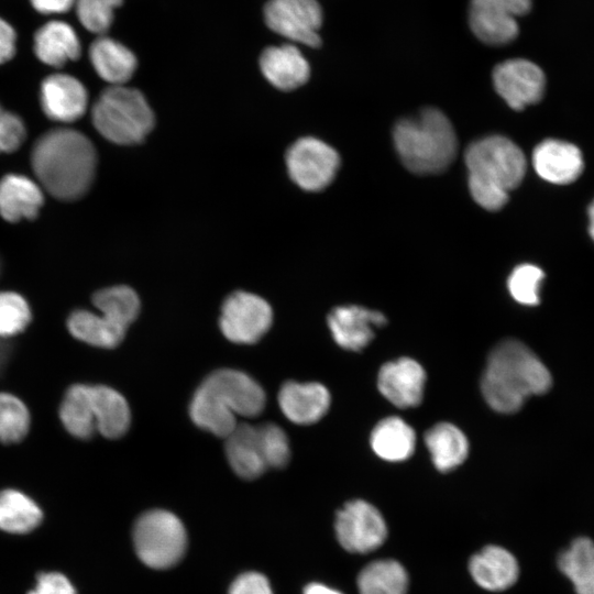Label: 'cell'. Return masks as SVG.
<instances>
[{
    "label": "cell",
    "instance_id": "1",
    "mask_svg": "<svg viewBox=\"0 0 594 594\" xmlns=\"http://www.w3.org/2000/svg\"><path fill=\"white\" fill-rule=\"evenodd\" d=\"M31 166L37 183L51 196L74 201L86 195L95 179L97 152L84 133L56 128L34 142Z\"/></svg>",
    "mask_w": 594,
    "mask_h": 594
},
{
    "label": "cell",
    "instance_id": "2",
    "mask_svg": "<svg viewBox=\"0 0 594 594\" xmlns=\"http://www.w3.org/2000/svg\"><path fill=\"white\" fill-rule=\"evenodd\" d=\"M551 382L550 372L539 358L522 342L508 339L490 353L481 388L494 410L512 414L529 396L546 393Z\"/></svg>",
    "mask_w": 594,
    "mask_h": 594
},
{
    "label": "cell",
    "instance_id": "3",
    "mask_svg": "<svg viewBox=\"0 0 594 594\" xmlns=\"http://www.w3.org/2000/svg\"><path fill=\"white\" fill-rule=\"evenodd\" d=\"M393 138L403 164L416 174L440 173L457 154L454 129L438 109L428 108L416 117L400 120Z\"/></svg>",
    "mask_w": 594,
    "mask_h": 594
},
{
    "label": "cell",
    "instance_id": "4",
    "mask_svg": "<svg viewBox=\"0 0 594 594\" xmlns=\"http://www.w3.org/2000/svg\"><path fill=\"white\" fill-rule=\"evenodd\" d=\"M95 129L108 141L131 145L143 141L154 125V114L138 89L124 85L106 88L91 108Z\"/></svg>",
    "mask_w": 594,
    "mask_h": 594
},
{
    "label": "cell",
    "instance_id": "5",
    "mask_svg": "<svg viewBox=\"0 0 594 594\" xmlns=\"http://www.w3.org/2000/svg\"><path fill=\"white\" fill-rule=\"evenodd\" d=\"M133 546L140 561L156 570L177 564L187 549V532L182 520L165 509L143 513L134 522Z\"/></svg>",
    "mask_w": 594,
    "mask_h": 594
},
{
    "label": "cell",
    "instance_id": "6",
    "mask_svg": "<svg viewBox=\"0 0 594 594\" xmlns=\"http://www.w3.org/2000/svg\"><path fill=\"white\" fill-rule=\"evenodd\" d=\"M469 180L501 188L515 189L526 173V157L510 140L492 135L469 145L464 154Z\"/></svg>",
    "mask_w": 594,
    "mask_h": 594
},
{
    "label": "cell",
    "instance_id": "7",
    "mask_svg": "<svg viewBox=\"0 0 594 594\" xmlns=\"http://www.w3.org/2000/svg\"><path fill=\"white\" fill-rule=\"evenodd\" d=\"M273 310L256 294L234 292L222 304L219 326L223 336L239 344L257 342L271 328Z\"/></svg>",
    "mask_w": 594,
    "mask_h": 594
},
{
    "label": "cell",
    "instance_id": "8",
    "mask_svg": "<svg viewBox=\"0 0 594 594\" xmlns=\"http://www.w3.org/2000/svg\"><path fill=\"white\" fill-rule=\"evenodd\" d=\"M334 529L341 547L352 553L374 551L387 537V526L380 510L362 499L344 504L337 513Z\"/></svg>",
    "mask_w": 594,
    "mask_h": 594
},
{
    "label": "cell",
    "instance_id": "9",
    "mask_svg": "<svg viewBox=\"0 0 594 594\" xmlns=\"http://www.w3.org/2000/svg\"><path fill=\"white\" fill-rule=\"evenodd\" d=\"M340 164L338 153L316 138L297 140L286 153L290 178L302 189L318 191L336 176Z\"/></svg>",
    "mask_w": 594,
    "mask_h": 594
},
{
    "label": "cell",
    "instance_id": "10",
    "mask_svg": "<svg viewBox=\"0 0 594 594\" xmlns=\"http://www.w3.org/2000/svg\"><path fill=\"white\" fill-rule=\"evenodd\" d=\"M267 28L310 47L321 43L322 9L317 0H268L264 7Z\"/></svg>",
    "mask_w": 594,
    "mask_h": 594
},
{
    "label": "cell",
    "instance_id": "11",
    "mask_svg": "<svg viewBox=\"0 0 594 594\" xmlns=\"http://www.w3.org/2000/svg\"><path fill=\"white\" fill-rule=\"evenodd\" d=\"M531 0H471L472 32L490 45H503L518 35L517 18L529 12Z\"/></svg>",
    "mask_w": 594,
    "mask_h": 594
},
{
    "label": "cell",
    "instance_id": "12",
    "mask_svg": "<svg viewBox=\"0 0 594 594\" xmlns=\"http://www.w3.org/2000/svg\"><path fill=\"white\" fill-rule=\"evenodd\" d=\"M493 81L497 94L514 110H522L540 101L546 88L541 68L524 58L498 64L493 70Z\"/></svg>",
    "mask_w": 594,
    "mask_h": 594
},
{
    "label": "cell",
    "instance_id": "13",
    "mask_svg": "<svg viewBox=\"0 0 594 594\" xmlns=\"http://www.w3.org/2000/svg\"><path fill=\"white\" fill-rule=\"evenodd\" d=\"M40 105L50 120L72 123L85 114L88 91L78 78L65 73H54L41 82Z\"/></svg>",
    "mask_w": 594,
    "mask_h": 594
},
{
    "label": "cell",
    "instance_id": "14",
    "mask_svg": "<svg viewBox=\"0 0 594 594\" xmlns=\"http://www.w3.org/2000/svg\"><path fill=\"white\" fill-rule=\"evenodd\" d=\"M219 396L237 415L255 417L265 407V392L250 375L232 369L209 374L201 383Z\"/></svg>",
    "mask_w": 594,
    "mask_h": 594
},
{
    "label": "cell",
    "instance_id": "15",
    "mask_svg": "<svg viewBox=\"0 0 594 594\" xmlns=\"http://www.w3.org/2000/svg\"><path fill=\"white\" fill-rule=\"evenodd\" d=\"M425 383L424 367L410 358L385 363L377 376L382 395L399 408L418 406L422 400Z\"/></svg>",
    "mask_w": 594,
    "mask_h": 594
},
{
    "label": "cell",
    "instance_id": "16",
    "mask_svg": "<svg viewBox=\"0 0 594 594\" xmlns=\"http://www.w3.org/2000/svg\"><path fill=\"white\" fill-rule=\"evenodd\" d=\"M386 322L382 312L355 305L336 307L328 316L334 341L351 351L364 349L373 340L374 329Z\"/></svg>",
    "mask_w": 594,
    "mask_h": 594
},
{
    "label": "cell",
    "instance_id": "17",
    "mask_svg": "<svg viewBox=\"0 0 594 594\" xmlns=\"http://www.w3.org/2000/svg\"><path fill=\"white\" fill-rule=\"evenodd\" d=\"M579 147L560 140H544L532 152V166L544 180L565 185L579 178L583 170Z\"/></svg>",
    "mask_w": 594,
    "mask_h": 594
},
{
    "label": "cell",
    "instance_id": "18",
    "mask_svg": "<svg viewBox=\"0 0 594 594\" xmlns=\"http://www.w3.org/2000/svg\"><path fill=\"white\" fill-rule=\"evenodd\" d=\"M277 400L288 420L297 425H310L328 411L330 394L320 383L289 381L282 385Z\"/></svg>",
    "mask_w": 594,
    "mask_h": 594
},
{
    "label": "cell",
    "instance_id": "19",
    "mask_svg": "<svg viewBox=\"0 0 594 594\" xmlns=\"http://www.w3.org/2000/svg\"><path fill=\"white\" fill-rule=\"evenodd\" d=\"M33 52L43 64L61 68L80 57L81 43L72 24L53 19L35 31Z\"/></svg>",
    "mask_w": 594,
    "mask_h": 594
},
{
    "label": "cell",
    "instance_id": "20",
    "mask_svg": "<svg viewBox=\"0 0 594 594\" xmlns=\"http://www.w3.org/2000/svg\"><path fill=\"white\" fill-rule=\"evenodd\" d=\"M469 571L474 582L484 590L501 592L518 580L520 569L515 556L501 546H486L472 556Z\"/></svg>",
    "mask_w": 594,
    "mask_h": 594
},
{
    "label": "cell",
    "instance_id": "21",
    "mask_svg": "<svg viewBox=\"0 0 594 594\" xmlns=\"http://www.w3.org/2000/svg\"><path fill=\"white\" fill-rule=\"evenodd\" d=\"M43 188L22 174H7L0 179V216L8 222L33 220L44 204Z\"/></svg>",
    "mask_w": 594,
    "mask_h": 594
},
{
    "label": "cell",
    "instance_id": "22",
    "mask_svg": "<svg viewBox=\"0 0 594 594\" xmlns=\"http://www.w3.org/2000/svg\"><path fill=\"white\" fill-rule=\"evenodd\" d=\"M260 68L263 76L282 90L298 88L310 75L308 62L292 44L266 47L260 56Z\"/></svg>",
    "mask_w": 594,
    "mask_h": 594
},
{
    "label": "cell",
    "instance_id": "23",
    "mask_svg": "<svg viewBox=\"0 0 594 594\" xmlns=\"http://www.w3.org/2000/svg\"><path fill=\"white\" fill-rule=\"evenodd\" d=\"M89 61L97 75L111 86L124 85L138 67L134 53L106 34L91 43Z\"/></svg>",
    "mask_w": 594,
    "mask_h": 594
},
{
    "label": "cell",
    "instance_id": "24",
    "mask_svg": "<svg viewBox=\"0 0 594 594\" xmlns=\"http://www.w3.org/2000/svg\"><path fill=\"white\" fill-rule=\"evenodd\" d=\"M557 568L574 594H594V540L578 536L557 557Z\"/></svg>",
    "mask_w": 594,
    "mask_h": 594
},
{
    "label": "cell",
    "instance_id": "25",
    "mask_svg": "<svg viewBox=\"0 0 594 594\" xmlns=\"http://www.w3.org/2000/svg\"><path fill=\"white\" fill-rule=\"evenodd\" d=\"M226 454L231 469L244 480H254L267 469L254 426L238 424L226 438Z\"/></svg>",
    "mask_w": 594,
    "mask_h": 594
},
{
    "label": "cell",
    "instance_id": "26",
    "mask_svg": "<svg viewBox=\"0 0 594 594\" xmlns=\"http://www.w3.org/2000/svg\"><path fill=\"white\" fill-rule=\"evenodd\" d=\"M90 395L97 431L108 439L122 437L131 424L130 407L123 395L106 385H90Z\"/></svg>",
    "mask_w": 594,
    "mask_h": 594
},
{
    "label": "cell",
    "instance_id": "27",
    "mask_svg": "<svg viewBox=\"0 0 594 594\" xmlns=\"http://www.w3.org/2000/svg\"><path fill=\"white\" fill-rule=\"evenodd\" d=\"M69 333L89 345L112 349L124 339L127 328L112 321L100 312L77 309L66 321Z\"/></svg>",
    "mask_w": 594,
    "mask_h": 594
},
{
    "label": "cell",
    "instance_id": "28",
    "mask_svg": "<svg viewBox=\"0 0 594 594\" xmlns=\"http://www.w3.org/2000/svg\"><path fill=\"white\" fill-rule=\"evenodd\" d=\"M189 416L197 427L221 438H227L238 425L235 414L202 384L190 400Z\"/></svg>",
    "mask_w": 594,
    "mask_h": 594
},
{
    "label": "cell",
    "instance_id": "29",
    "mask_svg": "<svg viewBox=\"0 0 594 594\" xmlns=\"http://www.w3.org/2000/svg\"><path fill=\"white\" fill-rule=\"evenodd\" d=\"M426 446L431 454L435 466L441 472H448L464 462L469 452L465 435L454 425L440 422L430 428L425 435Z\"/></svg>",
    "mask_w": 594,
    "mask_h": 594
},
{
    "label": "cell",
    "instance_id": "30",
    "mask_svg": "<svg viewBox=\"0 0 594 594\" xmlns=\"http://www.w3.org/2000/svg\"><path fill=\"white\" fill-rule=\"evenodd\" d=\"M415 443L414 429L395 416L381 420L371 435L372 449L386 461L398 462L408 459L415 450Z\"/></svg>",
    "mask_w": 594,
    "mask_h": 594
},
{
    "label": "cell",
    "instance_id": "31",
    "mask_svg": "<svg viewBox=\"0 0 594 594\" xmlns=\"http://www.w3.org/2000/svg\"><path fill=\"white\" fill-rule=\"evenodd\" d=\"M58 411L59 419L70 436L87 440L97 431L90 385L78 383L69 386Z\"/></svg>",
    "mask_w": 594,
    "mask_h": 594
},
{
    "label": "cell",
    "instance_id": "32",
    "mask_svg": "<svg viewBox=\"0 0 594 594\" xmlns=\"http://www.w3.org/2000/svg\"><path fill=\"white\" fill-rule=\"evenodd\" d=\"M43 520V512L30 496L14 488L0 491V529L28 534Z\"/></svg>",
    "mask_w": 594,
    "mask_h": 594
},
{
    "label": "cell",
    "instance_id": "33",
    "mask_svg": "<svg viewBox=\"0 0 594 594\" xmlns=\"http://www.w3.org/2000/svg\"><path fill=\"white\" fill-rule=\"evenodd\" d=\"M356 583L360 594H406L408 574L398 561L381 559L366 564Z\"/></svg>",
    "mask_w": 594,
    "mask_h": 594
},
{
    "label": "cell",
    "instance_id": "34",
    "mask_svg": "<svg viewBox=\"0 0 594 594\" xmlns=\"http://www.w3.org/2000/svg\"><path fill=\"white\" fill-rule=\"evenodd\" d=\"M92 304L100 314L127 329L140 312L138 294L125 285L98 290L92 296Z\"/></svg>",
    "mask_w": 594,
    "mask_h": 594
},
{
    "label": "cell",
    "instance_id": "35",
    "mask_svg": "<svg viewBox=\"0 0 594 594\" xmlns=\"http://www.w3.org/2000/svg\"><path fill=\"white\" fill-rule=\"evenodd\" d=\"M31 426L26 405L15 395L0 392V441L6 444L22 441Z\"/></svg>",
    "mask_w": 594,
    "mask_h": 594
},
{
    "label": "cell",
    "instance_id": "36",
    "mask_svg": "<svg viewBox=\"0 0 594 594\" xmlns=\"http://www.w3.org/2000/svg\"><path fill=\"white\" fill-rule=\"evenodd\" d=\"M31 320L30 305L21 294L0 292V338L9 339L20 334Z\"/></svg>",
    "mask_w": 594,
    "mask_h": 594
},
{
    "label": "cell",
    "instance_id": "37",
    "mask_svg": "<svg viewBox=\"0 0 594 594\" xmlns=\"http://www.w3.org/2000/svg\"><path fill=\"white\" fill-rule=\"evenodd\" d=\"M123 0H75V12L80 24L89 32L105 35L114 19V11Z\"/></svg>",
    "mask_w": 594,
    "mask_h": 594
},
{
    "label": "cell",
    "instance_id": "38",
    "mask_svg": "<svg viewBox=\"0 0 594 594\" xmlns=\"http://www.w3.org/2000/svg\"><path fill=\"white\" fill-rule=\"evenodd\" d=\"M257 428L260 448L267 468H283L290 459L289 441L277 425L267 422Z\"/></svg>",
    "mask_w": 594,
    "mask_h": 594
},
{
    "label": "cell",
    "instance_id": "39",
    "mask_svg": "<svg viewBox=\"0 0 594 594\" xmlns=\"http://www.w3.org/2000/svg\"><path fill=\"white\" fill-rule=\"evenodd\" d=\"M544 274L536 265L521 264L508 277L507 286L512 297L528 306L538 305L539 288Z\"/></svg>",
    "mask_w": 594,
    "mask_h": 594
},
{
    "label": "cell",
    "instance_id": "40",
    "mask_svg": "<svg viewBox=\"0 0 594 594\" xmlns=\"http://www.w3.org/2000/svg\"><path fill=\"white\" fill-rule=\"evenodd\" d=\"M26 138V127L15 113L4 109L0 103V154L19 150Z\"/></svg>",
    "mask_w": 594,
    "mask_h": 594
},
{
    "label": "cell",
    "instance_id": "41",
    "mask_svg": "<svg viewBox=\"0 0 594 594\" xmlns=\"http://www.w3.org/2000/svg\"><path fill=\"white\" fill-rule=\"evenodd\" d=\"M228 594H274L268 579L255 571L238 575L230 584Z\"/></svg>",
    "mask_w": 594,
    "mask_h": 594
},
{
    "label": "cell",
    "instance_id": "42",
    "mask_svg": "<svg viewBox=\"0 0 594 594\" xmlns=\"http://www.w3.org/2000/svg\"><path fill=\"white\" fill-rule=\"evenodd\" d=\"M28 594H77L72 582L59 572H43Z\"/></svg>",
    "mask_w": 594,
    "mask_h": 594
},
{
    "label": "cell",
    "instance_id": "43",
    "mask_svg": "<svg viewBox=\"0 0 594 594\" xmlns=\"http://www.w3.org/2000/svg\"><path fill=\"white\" fill-rule=\"evenodd\" d=\"M18 35L12 24L0 16V65L11 61L16 53Z\"/></svg>",
    "mask_w": 594,
    "mask_h": 594
},
{
    "label": "cell",
    "instance_id": "44",
    "mask_svg": "<svg viewBox=\"0 0 594 594\" xmlns=\"http://www.w3.org/2000/svg\"><path fill=\"white\" fill-rule=\"evenodd\" d=\"M31 7L43 15H58L74 8L75 0H29Z\"/></svg>",
    "mask_w": 594,
    "mask_h": 594
},
{
    "label": "cell",
    "instance_id": "45",
    "mask_svg": "<svg viewBox=\"0 0 594 594\" xmlns=\"http://www.w3.org/2000/svg\"><path fill=\"white\" fill-rule=\"evenodd\" d=\"M302 594H344V593L327 584L312 582V583L307 584L304 587Z\"/></svg>",
    "mask_w": 594,
    "mask_h": 594
},
{
    "label": "cell",
    "instance_id": "46",
    "mask_svg": "<svg viewBox=\"0 0 594 594\" xmlns=\"http://www.w3.org/2000/svg\"><path fill=\"white\" fill-rule=\"evenodd\" d=\"M588 218H590V234L594 240V201L588 208Z\"/></svg>",
    "mask_w": 594,
    "mask_h": 594
}]
</instances>
